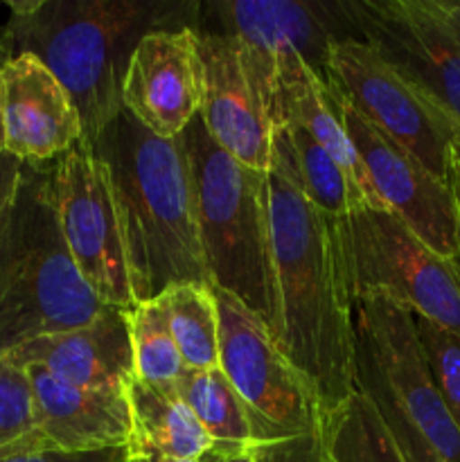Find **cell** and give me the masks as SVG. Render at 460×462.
I'll use <instances>...</instances> for the list:
<instances>
[{
  "label": "cell",
  "instance_id": "obj_13",
  "mask_svg": "<svg viewBox=\"0 0 460 462\" xmlns=\"http://www.w3.org/2000/svg\"><path fill=\"white\" fill-rule=\"evenodd\" d=\"M329 93L347 138L383 208L400 217L437 255L451 262L458 260V230L449 185L437 180L431 171L424 170L418 158L359 116L336 90L329 88Z\"/></svg>",
  "mask_w": 460,
  "mask_h": 462
},
{
  "label": "cell",
  "instance_id": "obj_29",
  "mask_svg": "<svg viewBox=\"0 0 460 462\" xmlns=\"http://www.w3.org/2000/svg\"><path fill=\"white\" fill-rule=\"evenodd\" d=\"M0 462H126V449L61 454V451H48L39 445H21L0 449Z\"/></svg>",
  "mask_w": 460,
  "mask_h": 462
},
{
  "label": "cell",
  "instance_id": "obj_33",
  "mask_svg": "<svg viewBox=\"0 0 460 462\" xmlns=\"http://www.w3.org/2000/svg\"><path fill=\"white\" fill-rule=\"evenodd\" d=\"M126 462H206V460H174V458H158V456H153V458H129V456H126Z\"/></svg>",
  "mask_w": 460,
  "mask_h": 462
},
{
  "label": "cell",
  "instance_id": "obj_18",
  "mask_svg": "<svg viewBox=\"0 0 460 462\" xmlns=\"http://www.w3.org/2000/svg\"><path fill=\"white\" fill-rule=\"evenodd\" d=\"M5 359L16 365H41L54 377L81 388L124 391L135 377L129 311L106 307L93 323L23 343Z\"/></svg>",
  "mask_w": 460,
  "mask_h": 462
},
{
  "label": "cell",
  "instance_id": "obj_35",
  "mask_svg": "<svg viewBox=\"0 0 460 462\" xmlns=\"http://www.w3.org/2000/svg\"><path fill=\"white\" fill-rule=\"evenodd\" d=\"M0 152H5V126H3V116H0Z\"/></svg>",
  "mask_w": 460,
  "mask_h": 462
},
{
  "label": "cell",
  "instance_id": "obj_9",
  "mask_svg": "<svg viewBox=\"0 0 460 462\" xmlns=\"http://www.w3.org/2000/svg\"><path fill=\"white\" fill-rule=\"evenodd\" d=\"M325 84L392 143L418 158L424 170L446 183L451 149L460 143V131L410 88L370 45L359 39L332 41Z\"/></svg>",
  "mask_w": 460,
  "mask_h": 462
},
{
  "label": "cell",
  "instance_id": "obj_20",
  "mask_svg": "<svg viewBox=\"0 0 460 462\" xmlns=\"http://www.w3.org/2000/svg\"><path fill=\"white\" fill-rule=\"evenodd\" d=\"M131 409L129 458L203 460L212 440L180 397L165 395L133 377L124 388Z\"/></svg>",
  "mask_w": 460,
  "mask_h": 462
},
{
  "label": "cell",
  "instance_id": "obj_23",
  "mask_svg": "<svg viewBox=\"0 0 460 462\" xmlns=\"http://www.w3.org/2000/svg\"><path fill=\"white\" fill-rule=\"evenodd\" d=\"M314 447L334 462H406L382 411L361 388L341 406L320 415Z\"/></svg>",
  "mask_w": 460,
  "mask_h": 462
},
{
  "label": "cell",
  "instance_id": "obj_26",
  "mask_svg": "<svg viewBox=\"0 0 460 462\" xmlns=\"http://www.w3.org/2000/svg\"><path fill=\"white\" fill-rule=\"evenodd\" d=\"M356 377H359L361 391L368 393L374 404H377V409L382 411L383 422H386L388 431L395 438L406 462H445L428 447V442L419 436V431L413 427L409 415L404 413L400 402L395 400L392 391L388 388L386 379L374 368V364L359 343H356Z\"/></svg>",
  "mask_w": 460,
  "mask_h": 462
},
{
  "label": "cell",
  "instance_id": "obj_6",
  "mask_svg": "<svg viewBox=\"0 0 460 462\" xmlns=\"http://www.w3.org/2000/svg\"><path fill=\"white\" fill-rule=\"evenodd\" d=\"M350 298L383 296L460 334V269L428 248L391 210L359 206L334 219Z\"/></svg>",
  "mask_w": 460,
  "mask_h": 462
},
{
  "label": "cell",
  "instance_id": "obj_14",
  "mask_svg": "<svg viewBox=\"0 0 460 462\" xmlns=\"http://www.w3.org/2000/svg\"><path fill=\"white\" fill-rule=\"evenodd\" d=\"M203 102L197 25L153 30L129 59L122 104L158 138H179Z\"/></svg>",
  "mask_w": 460,
  "mask_h": 462
},
{
  "label": "cell",
  "instance_id": "obj_4",
  "mask_svg": "<svg viewBox=\"0 0 460 462\" xmlns=\"http://www.w3.org/2000/svg\"><path fill=\"white\" fill-rule=\"evenodd\" d=\"M52 162H23L21 183L0 221V356L93 323L106 310L63 239Z\"/></svg>",
  "mask_w": 460,
  "mask_h": 462
},
{
  "label": "cell",
  "instance_id": "obj_17",
  "mask_svg": "<svg viewBox=\"0 0 460 462\" xmlns=\"http://www.w3.org/2000/svg\"><path fill=\"white\" fill-rule=\"evenodd\" d=\"M34 395L36 440L48 451L95 454L126 449L131 409L124 391L81 388L41 365H25Z\"/></svg>",
  "mask_w": 460,
  "mask_h": 462
},
{
  "label": "cell",
  "instance_id": "obj_10",
  "mask_svg": "<svg viewBox=\"0 0 460 462\" xmlns=\"http://www.w3.org/2000/svg\"><path fill=\"white\" fill-rule=\"evenodd\" d=\"M52 189L59 226L79 273L104 305L133 310L106 167L88 143L79 140L52 162Z\"/></svg>",
  "mask_w": 460,
  "mask_h": 462
},
{
  "label": "cell",
  "instance_id": "obj_19",
  "mask_svg": "<svg viewBox=\"0 0 460 462\" xmlns=\"http://www.w3.org/2000/svg\"><path fill=\"white\" fill-rule=\"evenodd\" d=\"M280 117L298 122L332 156V161L350 180L361 206L386 210L374 194L363 165L347 138L327 84L307 66L293 45H287L278 54V117L275 122Z\"/></svg>",
  "mask_w": 460,
  "mask_h": 462
},
{
  "label": "cell",
  "instance_id": "obj_11",
  "mask_svg": "<svg viewBox=\"0 0 460 462\" xmlns=\"http://www.w3.org/2000/svg\"><path fill=\"white\" fill-rule=\"evenodd\" d=\"M215 21L237 45L246 75L271 122L278 117V54L293 45L307 66L325 81L332 41L352 39L341 5L296 0H225L212 5Z\"/></svg>",
  "mask_w": 460,
  "mask_h": 462
},
{
  "label": "cell",
  "instance_id": "obj_27",
  "mask_svg": "<svg viewBox=\"0 0 460 462\" xmlns=\"http://www.w3.org/2000/svg\"><path fill=\"white\" fill-rule=\"evenodd\" d=\"M410 320L437 393L460 429V334L449 332L422 316L410 314Z\"/></svg>",
  "mask_w": 460,
  "mask_h": 462
},
{
  "label": "cell",
  "instance_id": "obj_15",
  "mask_svg": "<svg viewBox=\"0 0 460 462\" xmlns=\"http://www.w3.org/2000/svg\"><path fill=\"white\" fill-rule=\"evenodd\" d=\"M203 63L198 117L207 134L242 165L269 171L273 162V122L251 84L237 45L225 32L197 27Z\"/></svg>",
  "mask_w": 460,
  "mask_h": 462
},
{
  "label": "cell",
  "instance_id": "obj_25",
  "mask_svg": "<svg viewBox=\"0 0 460 462\" xmlns=\"http://www.w3.org/2000/svg\"><path fill=\"white\" fill-rule=\"evenodd\" d=\"M129 332L135 377L165 395L179 397V386L188 374V365L171 337L161 298L138 302L129 310Z\"/></svg>",
  "mask_w": 460,
  "mask_h": 462
},
{
  "label": "cell",
  "instance_id": "obj_37",
  "mask_svg": "<svg viewBox=\"0 0 460 462\" xmlns=\"http://www.w3.org/2000/svg\"><path fill=\"white\" fill-rule=\"evenodd\" d=\"M3 30H5V27H0V36H3Z\"/></svg>",
  "mask_w": 460,
  "mask_h": 462
},
{
  "label": "cell",
  "instance_id": "obj_30",
  "mask_svg": "<svg viewBox=\"0 0 460 462\" xmlns=\"http://www.w3.org/2000/svg\"><path fill=\"white\" fill-rule=\"evenodd\" d=\"M23 162L9 152H0V221H3L5 210L12 203L16 194L18 183H21Z\"/></svg>",
  "mask_w": 460,
  "mask_h": 462
},
{
  "label": "cell",
  "instance_id": "obj_3",
  "mask_svg": "<svg viewBox=\"0 0 460 462\" xmlns=\"http://www.w3.org/2000/svg\"><path fill=\"white\" fill-rule=\"evenodd\" d=\"M5 45L32 54L66 88L81 120V140L95 143L124 108L126 68L135 45L153 30L188 27L198 5L165 0H12Z\"/></svg>",
  "mask_w": 460,
  "mask_h": 462
},
{
  "label": "cell",
  "instance_id": "obj_36",
  "mask_svg": "<svg viewBox=\"0 0 460 462\" xmlns=\"http://www.w3.org/2000/svg\"><path fill=\"white\" fill-rule=\"evenodd\" d=\"M316 462H334V460L329 458V456H325L320 449H316Z\"/></svg>",
  "mask_w": 460,
  "mask_h": 462
},
{
  "label": "cell",
  "instance_id": "obj_34",
  "mask_svg": "<svg viewBox=\"0 0 460 462\" xmlns=\"http://www.w3.org/2000/svg\"><path fill=\"white\" fill-rule=\"evenodd\" d=\"M9 57H12V54H9L7 45H5V30H3V36H0V66H3Z\"/></svg>",
  "mask_w": 460,
  "mask_h": 462
},
{
  "label": "cell",
  "instance_id": "obj_31",
  "mask_svg": "<svg viewBox=\"0 0 460 462\" xmlns=\"http://www.w3.org/2000/svg\"><path fill=\"white\" fill-rule=\"evenodd\" d=\"M446 185H449L451 199H454V212H455V230H458V264L460 269V143L454 144L449 158V176H446Z\"/></svg>",
  "mask_w": 460,
  "mask_h": 462
},
{
  "label": "cell",
  "instance_id": "obj_2",
  "mask_svg": "<svg viewBox=\"0 0 460 462\" xmlns=\"http://www.w3.org/2000/svg\"><path fill=\"white\" fill-rule=\"evenodd\" d=\"M90 147L106 167L135 305L176 284H210L180 140L158 138L122 108Z\"/></svg>",
  "mask_w": 460,
  "mask_h": 462
},
{
  "label": "cell",
  "instance_id": "obj_1",
  "mask_svg": "<svg viewBox=\"0 0 460 462\" xmlns=\"http://www.w3.org/2000/svg\"><path fill=\"white\" fill-rule=\"evenodd\" d=\"M266 188L275 307L271 337L323 415L359 391L354 316L334 219L311 206L275 156Z\"/></svg>",
  "mask_w": 460,
  "mask_h": 462
},
{
  "label": "cell",
  "instance_id": "obj_8",
  "mask_svg": "<svg viewBox=\"0 0 460 462\" xmlns=\"http://www.w3.org/2000/svg\"><path fill=\"white\" fill-rule=\"evenodd\" d=\"M352 39L374 50L460 131V0H345Z\"/></svg>",
  "mask_w": 460,
  "mask_h": 462
},
{
  "label": "cell",
  "instance_id": "obj_5",
  "mask_svg": "<svg viewBox=\"0 0 460 462\" xmlns=\"http://www.w3.org/2000/svg\"><path fill=\"white\" fill-rule=\"evenodd\" d=\"M179 140L188 156L210 284L237 298L271 332L275 307L266 171L251 170L225 153L198 116Z\"/></svg>",
  "mask_w": 460,
  "mask_h": 462
},
{
  "label": "cell",
  "instance_id": "obj_12",
  "mask_svg": "<svg viewBox=\"0 0 460 462\" xmlns=\"http://www.w3.org/2000/svg\"><path fill=\"white\" fill-rule=\"evenodd\" d=\"M356 343L386 379L419 436L445 462H460V429L437 393L406 310L383 296L352 300Z\"/></svg>",
  "mask_w": 460,
  "mask_h": 462
},
{
  "label": "cell",
  "instance_id": "obj_7",
  "mask_svg": "<svg viewBox=\"0 0 460 462\" xmlns=\"http://www.w3.org/2000/svg\"><path fill=\"white\" fill-rule=\"evenodd\" d=\"M219 310V368L251 418L260 460L280 447L316 445L320 406L314 393L284 359L266 325L237 298L215 287Z\"/></svg>",
  "mask_w": 460,
  "mask_h": 462
},
{
  "label": "cell",
  "instance_id": "obj_22",
  "mask_svg": "<svg viewBox=\"0 0 460 462\" xmlns=\"http://www.w3.org/2000/svg\"><path fill=\"white\" fill-rule=\"evenodd\" d=\"M179 397L206 429L212 440V456H257L246 406L221 368L188 370L179 386Z\"/></svg>",
  "mask_w": 460,
  "mask_h": 462
},
{
  "label": "cell",
  "instance_id": "obj_24",
  "mask_svg": "<svg viewBox=\"0 0 460 462\" xmlns=\"http://www.w3.org/2000/svg\"><path fill=\"white\" fill-rule=\"evenodd\" d=\"M161 298L171 337L188 370L219 368V310L215 287L201 282L176 284Z\"/></svg>",
  "mask_w": 460,
  "mask_h": 462
},
{
  "label": "cell",
  "instance_id": "obj_21",
  "mask_svg": "<svg viewBox=\"0 0 460 462\" xmlns=\"http://www.w3.org/2000/svg\"><path fill=\"white\" fill-rule=\"evenodd\" d=\"M273 156L282 162L309 199L329 219L347 215L361 201L350 180L327 152L298 122L280 117L273 125Z\"/></svg>",
  "mask_w": 460,
  "mask_h": 462
},
{
  "label": "cell",
  "instance_id": "obj_16",
  "mask_svg": "<svg viewBox=\"0 0 460 462\" xmlns=\"http://www.w3.org/2000/svg\"><path fill=\"white\" fill-rule=\"evenodd\" d=\"M5 152L27 165H45L81 140V120L57 77L32 54L0 66Z\"/></svg>",
  "mask_w": 460,
  "mask_h": 462
},
{
  "label": "cell",
  "instance_id": "obj_32",
  "mask_svg": "<svg viewBox=\"0 0 460 462\" xmlns=\"http://www.w3.org/2000/svg\"><path fill=\"white\" fill-rule=\"evenodd\" d=\"M206 462H262L257 456H212L207 454Z\"/></svg>",
  "mask_w": 460,
  "mask_h": 462
},
{
  "label": "cell",
  "instance_id": "obj_28",
  "mask_svg": "<svg viewBox=\"0 0 460 462\" xmlns=\"http://www.w3.org/2000/svg\"><path fill=\"white\" fill-rule=\"evenodd\" d=\"M39 445L34 395L27 370L0 356V449Z\"/></svg>",
  "mask_w": 460,
  "mask_h": 462
}]
</instances>
